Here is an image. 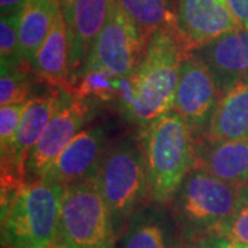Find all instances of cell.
Listing matches in <instances>:
<instances>
[{
	"mask_svg": "<svg viewBox=\"0 0 248 248\" xmlns=\"http://www.w3.org/2000/svg\"><path fill=\"white\" fill-rule=\"evenodd\" d=\"M185 51L175 32H157L148 40L141 63L123 79L117 109L140 130L174 109Z\"/></svg>",
	"mask_w": 248,
	"mask_h": 248,
	"instance_id": "1",
	"label": "cell"
},
{
	"mask_svg": "<svg viewBox=\"0 0 248 248\" xmlns=\"http://www.w3.org/2000/svg\"><path fill=\"white\" fill-rule=\"evenodd\" d=\"M138 141L148 170L151 202L169 205L195 167V140L184 119L171 110L142 128Z\"/></svg>",
	"mask_w": 248,
	"mask_h": 248,
	"instance_id": "2",
	"label": "cell"
},
{
	"mask_svg": "<svg viewBox=\"0 0 248 248\" xmlns=\"http://www.w3.org/2000/svg\"><path fill=\"white\" fill-rule=\"evenodd\" d=\"M63 186L47 179L29 181L1 197L4 248H45L58 240Z\"/></svg>",
	"mask_w": 248,
	"mask_h": 248,
	"instance_id": "3",
	"label": "cell"
},
{
	"mask_svg": "<svg viewBox=\"0 0 248 248\" xmlns=\"http://www.w3.org/2000/svg\"><path fill=\"white\" fill-rule=\"evenodd\" d=\"M241 189L197 166L186 174L167 207L187 246L219 231L234 213Z\"/></svg>",
	"mask_w": 248,
	"mask_h": 248,
	"instance_id": "4",
	"label": "cell"
},
{
	"mask_svg": "<svg viewBox=\"0 0 248 248\" xmlns=\"http://www.w3.org/2000/svg\"><path fill=\"white\" fill-rule=\"evenodd\" d=\"M95 179L119 239L134 214L152 203L148 170L140 141L123 138L110 145Z\"/></svg>",
	"mask_w": 248,
	"mask_h": 248,
	"instance_id": "5",
	"label": "cell"
},
{
	"mask_svg": "<svg viewBox=\"0 0 248 248\" xmlns=\"http://www.w3.org/2000/svg\"><path fill=\"white\" fill-rule=\"evenodd\" d=\"M58 240L68 248H115L112 217L95 177L63 186Z\"/></svg>",
	"mask_w": 248,
	"mask_h": 248,
	"instance_id": "6",
	"label": "cell"
},
{
	"mask_svg": "<svg viewBox=\"0 0 248 248\" xmlns=\"http://www.w3.org/2000/svg\"><path fill=\"white\" fill-rule=\"evenodd\" d=\"M219 95L221 87L210 68L195 54H186L172 110L184 119L195 142L205 138Z\"/></svg>",
	"mask_w": 248,
	"mask_h": 248,
	"instance_id": "7",
	"label": "cell"
},
{
	"mask_svg": "<svg viewBox=\"0 0 248 248\" xmlns=\"http://www.w3.org/2000/svg\"><path fill=\"white\" fill-rule=\"evenodd\" d=\"M148 40L116 0L90 51V58L120 79L131 76L141 63Z\"/></svg>",
	"mask_w": 248,
	"mask_h": 248,
	"instance_id": "8",
	"label": "cell"
},
{
	"mask_svg": "<svg viewBox=\"0 0 248 248\" xmlns=\"http://www.w3.org/2000/svg\"><path fill=\"white\" fill-rule=\"evenodd\" d=\"M97 107L66 93L60 109L28 156L27 182L42 179L46 171L78 134L94 119Z\"/></svg>",
	"mask_w": 248,
	"mask_h": 248,
	"instance_id": "9",
	"label": "cell"
},
{
	"mask_svg": "<svg viewBox=\"0 0 248 248\" xmlns=\"http://www.w3.org/2000/svg\"><path fill=\"white\" fill-rule=\"evenodd\" d=\"M239 28L228 0H175V36L185 54Z\"/></svg>",
	"mask_w": 248,
	"mask_h": 248,
	"instance_id": "10",
	"label": "cell"
},
{
	"mask_svg": "<svg viewBox=\"0 0 248 248\" xmlns=\"http://www.w3.org/2000/svg\"><path fill=\"white\" fill-rule=\"evenodd\" d=\"M108 149L105 130L101 125H89L54 160L42 179L66 186L94 178Z\"/></svg>",
	"mask_w": 248,
	"mask_h": 248,
	"instance_id": "11",
	"label": "cell"
},
{
	"mask_svg": "<svg viewBox=\"0 0 248 248\" xmlns=\"http://www.w3.org/2000/svg\"><path fill=\"white\" fill-rule=\"evenodd\" d=\"M115 248H190L167 205L149 203L131 217Z\"/></svg>",
	"mask_w": 248,
	"mask_h": 248,
	"instance_id": "12",
	"label": "cell"
},
{
	"mask_svg": "<svg viewBox=\"0 0 248 248\" xmlns=\"http://www.w3.org/2000/svg\"><path fill=\"white\" fill-rule=\"evenodd\" d=\"M112 0H73L65 18L69 36L71 89L78 81L87 62L91 47L105 25Z\"/></svg>",
	"mask_w": 248,
	"mask_h": 248,
	"instance_id": "13",
	"label": "cell"
},
{
	"mask_svg": "<svg viewBox=\"0 0 248 248\" xmlns=\"http://www.w3.org/2000/svg\"><path fill=\"white\" fill-rule=\"evenodd\" d=\"M192 54L210 68L222 90L233 80L248 78V29L232 31Z\"/></svg>",
	"mask_w": 248,
	"mask_h": 248,
	"instance_id": "14",
	"label": "cell"
},
{
	"mask_svg": "<svg viewBox=\"0 0 248 248\" xmlns=\"http://www.w3.org/2000/svg\"><path fill=\"white\" fill-rule=\"evenodd\" d=\"M248 138V78L231 81L221 90L205 141L223 142Z\"/></svg>",
	"mask_w": 248,
	"mask_h": 248,
	"instance_id": "15",
	"label": "cell"
},
{
	"mask_svg": "<svg viewBox=\"0 0 248 248\" xmlns=\"http://www.w3.org/2000/svg\"><path fill=\"white\" fill-rule=\"evenodd\" d=\"M29 68L36 79L45 81L53 89L71 93L69 36L62 11L55 18L50 33L36 51Z\"/></svg>",
	"mask_w": 248,
	"mask_h": 248,
	"instance_id": "16",
	"label": "cell"
},
{
	"mask_svg": "<svg viewBox=\"0 0 248 248\" xmlns=\"http://www.w3.org/2000/svg\"><path fill=\"white\" fill-rule=\"evenodd\" d=\"M66 93L65 90L51 89L43 94L33 95L25 105L21 122L18 125L16 140V163L21 177L27 181L25 167L28 156L42 137L47 124L62 105Z\"/></svg>",
	"mask_w": 248,
	"mask_h": 248,
	"instance_id": "17",
	"label": "cell"
},
{
	"mask_svg": "<svg viewBox=\"0 0 248 248\" xmlns=\"http://www.w3.org/2000/svg\"><path fill=\"white\" fill-rule=\"evenodd\" d=\"M195 166L232 185H248V138L196 142Z\"/></svg>",
	"mask_w": 248,
	"mask_h": 248,
	"instance_id": "18",
	"label": "cell"
},
{
	"mask_svg": "<svg viewBox=\"0 0 248 248\" xmlns=\"http://www.w3.org/2000/svg\"><path fill=\"white\" fill-rule=\"evenodd\" d=\"M58 0H25L19 13V57L29 66L61 13Z\"/></svg>",
	"mask_w": 248,
	"mask_h": 248,
	"instance_id": "19",
	"label": "cell"
},
{
	"mask_svg": "<svg viewBox=\"0 0 248 248\" xmlns=\"http://www.w3.org/2000/svg\"><path fill=\"white\" fill-rule=\"evenodd\" d=\"M122 83L123 79L89 57L79 79L72 86L71 94L94 107L117 105L122 94Z\"/></svg>",
	"mask_w": 248,
	"mask_h": 248,
	"instance_id": "20",
	"label": "cell"
},
{
	"mask_svg": "<svg viewBox=\"0 0 248 248\" xmlns=\"http://www.w3.org/2000/svg\"><path fill=\"white\" fill-rule=\"evenodd\" d=\"M149 40L157 32H175V0H116Z\"/></svg>",
	"mask_w": 248,
	"mask_h": 248,
	"instance_id": "21",
	"label": "cell"
},
{
	"mask_svg": "<svg viewBox=\"0 0 248 248\" xmlns=\"http://www.w3.org/2000/svg\"><path fill=\"white\" fill-rule=\"evenodd\" d=\"M0 107L27 104L33 91L32 78H36L27 65H1Z\"/></svg>",
	"mask_w": 248,
	"mask_h": 248,
	"instance_id": "22",
	"label": "cell"
},
{
	"mask_svg": "<svg viewBox=\"0 0 248 248\" xmlns=\"http://www.w3.org/2000/svg\"><path fill=\"white\" fill-rule=\"evenodd\" d=\"M19 13L1 16L0 18L1 65H24L19 57Z\"/></svg>",
	"mask_w": 248,
	"mask_h": 248,
	"instance_id": "23",
	"label": "cell"
},
{
	"mask_svg": "<svg viewBox=\"0 0 248 248\" xmlns=\"http://www.w3.org/2000/svg\"><path fill=\"white\" fill-rule=\"evenodd\" d=\"M215 234L248 246V185L243 186L234 213Z\"/></svg>",
	"mask_w": 248,
	"mask_h": 248,
	"instance_id": "24",
	"label": "cell"
},
{
	"mask_svg": "<svg viewBox=\"0 0 248 248\" xmlns=\"http://www.w3.org/2000/svg\"><path fill=\"white\" fill-rule=\"evenodd\" d=\"M190 248H248V246L236 243L231 239H226L221 234H211L200 241L192 244Z\"/></svg>",
	"mask_w": 248,
	"mask_h": 248,
	"instance_id": "25",
	"label": "cell"
},
{
	"mask_svg": "<svg viewBox=\"0 0 248 248\" xmlns=\"http://www.w3.org/2000/svg\"><path fill=\"white\" fill-rule=\"evenodd\" d=\"M228 3L240 25L248 29V0H228Z\"/></svg>",
	"mask_w": 248,
	"mask_h": 248,
	"instance_id": "26",
	"label": "cell"
},
{
	"mask_svg": "<svg viewBox=\"0 0 248 248\" xmlns=\"http://www.w3.org/2000/svg\"><path fill=\"white\" fill-rule=\"evenodd\" d=\"M25 0H0V11L1 16H9L19 13L24 7Z\"/></svg>",
	"mask_w": 248,
	"mask_h": 248,
	"instance_id": "27",
	"label": "cell"
},
{
	"mask_svg": "<svg viewBox=\"0 0 248 248\" xmlns=\"http://www.w3.org/2000/svg\"><path fill=\"white\" fill-rule=\"evenodd\" d=\"M58 3H60V7H61L62 13H63V17L66 18L69 16V13H71L73 0H58Z\"/></svg>",
	"mask_w": 248,
	"mask_h": 248,
	"instance_id": "28",
	"label": "cell"
},
{
	"mask_svg": "<svg viewBox=\"0 0 248 248\" xmlns=\"http://www.w3.org/2000/svg\"><path fill=\"white\" fill-rule=\"evenodd\" d=\"M45 248H68V247H66L65 244H62L60 240H55L54 243L48 244V246H47V247H45Z\"/></svg>",
	"mask_w": 248,
	"mask_h": 248,
	"instance_id": "29",
	"label": "cell"
}]
</instances>
